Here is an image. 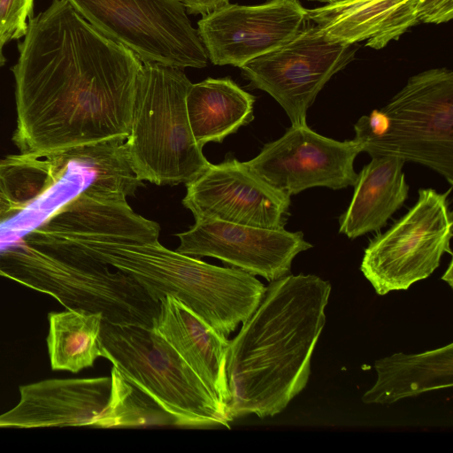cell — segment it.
I'll return each mask as SVG.
<instances>
[{
	"label": "cell",
	"instance_id": "obj_24",
	"mask_svg": "<svg viewBox=\"0 0 453 453\" xmlns=\"http://www.w3.org/2000/svg\"><path fill=\"white\" fill-rule=\"evenodd\" d=\"M35 0H0V41L4 44L11 40L24 37L28 19L33 16Z\"/></svg>",
	"mask_w": 453,
	"mask_h": 453
},
{
	"label": "cell",
	"instance_id": "obj_17",
	"mask_svg": "<svg viewBox=\"0 0 453 453\" xmlns=\"http://www.w3.org/2000/svg\"><path fill=\"white\" fill-rule=\"evenodd\" d=\"M419 0H336L306 10V19L331 40L347 44L367 40L380 50L418 23Z\"/></svg>",
	"mask_w": 453,
	"mask_h": 453
},
{
	"label": "cell",
	"instance_id": "obj_3",
	"mask_svg": "<svg viewBox=\"0 0 453 453\" xmlns=\"http://www.w3.org/2000/svg\"><path fill=\"white\" fill-rule=\"evenodd\" d=\"M35 226L129 275L154 301L178 299L226 337L251 316L265 290L254 275L171 250L157 238L78 232L47 215Z\"/></svg>",
	"mask_w": 453,
	"mask_h": 453
},
{
	"label": "cell",
	"instance_id": "obj_10",
	"mask_svg": "<svg viewBox=\"0 0 453 453\" xmlns=\"http://www.w3.org/2000/svg\"><path fill=\"white\" fill-rule=\"evenodd\" d=\"M353 44L331 40L311 23L283 45L241 68L253 87L268 93L287 113L291 126L307 124L308 109L326 83L353 58Z\"/></svg>",
	"mask_w": 453,
	"mask_h": 453
},
{
	"label": "cell",
	"instance_id": "obj_11",
	"mask_svg": "<svg viewBox=\"0 0 453 453\" xmlns=\"http://www.w3.org/2000/svg\"><path fill=\"white\" fill-rule=\"evenodd\" d=\"M360 152L356 140L326 137L305 124L290 126L244 163L265 182L291 196L315 187L354 186L357 178L354 162Z\"/></svg>",
	"mask_w": 453,
	"mask_h": 453
},
{
	"label": "cell",
	"instance_id": "obj_23",
	"mask_svg": "<svg viewBox=\"0 0 453 453\" xmlns=\"http://www.w3.org/2000/svg\"><path fill=\"white\" fill-rule=\"evenodd\" d=\"M111 378V394L104 428L175 426L169 413L113 366Z\"/></svg>",
	"mask_w": 453,
	"mask_h": 453
},
{
	"label": "cell",
	"instance_id": "obj_6",
	"mask_svg": "<svg viewBox=\"0 0 453 453\" xmlns=\"http://www.w3.org/2000/svg\"><path fill=\"white\" fill-rule=\"evenodd\" d=\"M362 152L425 165L453 184V73L422 72L381 109L354 125Z\"/></svg>",
	"mask_w": 453,
	"mask_h": 453
},
{
	"label": "cell",
	"instance_id": "obj_7",
	"mask_svg": "<svg viewBox=\"0 0 453 453\" xmlns=\"http://www.w3.org/2000/svg\"><path fill=\"white\" fill-rule=\"evenodd\" d=\"M102 357L186 427L225 426L231 420L199 377L152 327L102 322Z\"/></svg>",
	"mask_w": 453,
	"mask_h": 453
},
{
	"label": "cell",
	"instance_id": "obj_9",
	"mask_svg": "<svg viewBox=\"0 0 453 453\" xmlns=\"http://www.w3.org/2000/svg\"><path fill=\"white\" fill-rule=\"evenodd\" d=\"M104 35L142 63L206 66L208 56L180 0H67Z\"/></svg>",
	"mask_w": 453,
	"mask_h": 453
},
{
	"label": "cell",
	"instance_id": "obj_14",
	"mask_svg": "<svg viewBox=\"0 0 453 453\" xmlns=\"http://www.w3.org/2000/svg\"><path fill=\"white\" fill-rule=\"evenodd\" d=\"M176 236L180 244L175 250L181 254L196 258L215 257L231 267L262 276L269 282L288 275L296 256L312 247L301 231L211 219H196L188 230Z\"/></svg>",
	"mask_w": 453,
	"mask_h": 453
},
{
	"label": "cell",
	"instance_id": "obj_8",
	"mask_svg": "<svg viewBox=\"0 0 453 453\" xmlns=\"http://www.w3.org/2000/svg\"><path fill=\"white\" fill-rule=\"evenodd\" d=\"M419 188L415 204L365 248L360 270L376 293L406 290L429 277L451 253L453 219L448 196Z\"/></svg>",
	"mask_w": 453,
	"mask_h": 453
},
{
	"label": "cell",
	"instance_id": "obj_4",
	"mask_svg": "<svg viewBox=\"0 0 453 453\" xmlns=\"http://www.w3.org/2000/svg\"><path fill=\"white\" fill-rule=\"evenodd\" d=\"M0 277L111 324L152 327L159 311V303L129 275L36 226L0 247Z\"/></svg>",
	"mask_w": 453,
	"mask_h": 453
},
{
	"label": "cell",
	"instance_id": "obj_22",
	"mask_svg": "<svg viewBox=\"0 0 453 453\" xmlns=\"http://www.w3.org/2000/svg\"><path fill=\"white\" fill-rule=\"evenodd\" d=\"M70 160L20 153L0 159V188L18 214L41 201L63 180Z\"/></svg>",
	"mask_w": 453,
	"mask_h": 453
},
{
	"label": "cell",
	"instance_id": "obj_16",
	"mask_svg": "<svg viewBox=\"0 0 453 453\" xmlns=\"http://www.w3.org/2000/svg\"><path fill=\"white\" fill-rule=\"evenodd\" d=\"M152 328L178 352L227 415L231 399L226 376L227 337L170 296L159 301Z\"/></svg>",
	"mask_w": 453,
	"mask_h": 453
},
{
	"label": "cell",
	"instance_id": "obj_5",
	"mask_svg": "<svg viewBox=\"0 0 453 453\" xmlns=\"http://www.w3.org/2000/svg\"><path fill=\"white\" fill-rule=\"evenodd\" d=\"M190 85L180 68L142 63L125 140L128 162L140 180L186 184L210 165L188 122L186 96Z\"/></svg>",
	"mask_w": 453,
	"mask_h": 453
},
{
	"label": "cell",
	"instance_id": "obj_18",
	"mask_svg": "<svg viewBox=\"0 0 453 453\" xmlns=\"http://www.w3.org/2000/svg\"><path fill=\"white\" fill-rule=\"evenodd\" d=\"M395 156H380L364 165L356 180L347 210L339 217V233L349 239L384 227L408 197L409 186Z\"/></svg>",
	"mask_w": 453,
	"mask_h": 453
},
{
	"label": "cell",
	"instance_id": "obj_21",
	"mask_svg": "<svg viewBox=\"0 0 453 453\" xmlns=\"http://www.w3.org/2000/svg\"><path fill=\"white\" fill-rule=\"evenodd\" d=\"M48 352L52 370L78 372L102 357L100 333L103 316L81 310L48 315Z\"/></svg>",
	"mask_w": 453,
	"mask_h": 453
},
{
	"label": "cell",
	"instance_id": "obj_13",
	"mask_svg": "<svg viewBox=\"0 0 453 453\" xmlns=\"http://www.w3.org/2000/svg\"><path fill=\"white\" fill-rule=\"evenodd\" d=\"M305 20L306 9L297 0L228 4L203 15L197 33L212 64L242 67L288 42Z\"/></svg>",
	"mask_w": 453,
	"mask_h": 453
},
{
	"label": "cell",
	"instance_id": "obj_28",
	"mask_svg": "<svg viewBox=\"0 0 453 453\" xmlns=\"http://www.w3.org/2000/svg\"><path fill=\"white\" fill-rule=\"evenodd\" d=\"M441 280L448 282V284L452 288V261H450L449 268L442 275Z\"/></svg>",
	"mask_w": 453,
	"mask_h": 453
},
{
	"label": "cell",
	"instance_id": "obj_12",
	"mask_svg": "<svg viewBox=\"0 0 453 453\" xmlns=\"http://www.w3.org/2000/svg\"><path fill=\"white\" fill-rule=\"evenodd\" d=\"M182 204L196 219H211L270 229L284 228L290 196L234 158L210 165L186 183Z\"/></svg>",
	"mask_w": 453,
	"mask_h": 453
},
{
	"label": "cell",
	"instance_id": "obj_20",
	"mask_svg": "<svg viewBox=\"0 0 453 453\" xmlns=\"http://www.w3.org/2000/svg\"><path fill=\"white\" fill-rule=\"evenodd\" d=\"M255 97L230 78L191 83L186 96L189 126L196 143L221 142L253 119Z\"/></svg>",
	"mask_w": 453,
	"mask_h": 453
},
{
	"label": "cell",
	"instance_id": "obj_19",
	"mask_svg": "<svg viewBox=\"0 0 453 453\" xmlns=\"http://www.w3.org/2000/svg\"><path fill=\"white\" fill-rule=\"evenodd\" d=\"M377 380L362 396L365 403L400 399L453 385V344L417 354L395 353L374 363Z\"/></svg>",
	"mask_w": 453,
	"mask_h": 453
},
{
	"label": "cell",
	"instance_id": "obj_1",
	"mask_svg": "<svg viewBox=\"0 0 453 453\" xmlns=\"http://www.w3.org/2000/svg\"><path fill=\"white\" fill-rule=\"evenodd\" d=\"M15 79L21 153L60 158L76 149L119 138L130 130L142 62L102 34L67 0L28 20Z\"/></svg>",
	"mask_w": 453,
	"mask_h": 453
},
{
	"label": "cell",
	"instance_id": "obj_29",
	"mask_svg": "<svg viewBox=\"0 0 453 453\" xmlns=\"http://www.w3.org/2000/svg\"><path fill=\"white\" fill-rule=\"evenodd\" d=\"M317 1L332 3V2H334L336 0H317Z\"/></svg>",
	"mask_w": 453,
	"mask_h": 453
},
{
	"label": "cell",
	"instance_id": "obj_15",
	"mask_svg": "<svg viewBox=\"0 0 453 453\" xmlns=\"http://www.w3.org/2000/svg\"><path fill=\"white\" fill-rule=\"evenodd\" d=\"M20 399L0 415V427L104 428L111 378L51 379L19 388Z\"/></svg>",
	"mask_w": 453,
	"mask_h": 453
},
{
	"label": "cell",
	"instance_id": "obj_27",
	"mask_svg": "<svg viewBox=\"0 0 453 453\" xmlns=\"http://www.w3.org/2000/svg\"><path fill=\"white\" fill-rule=\"evenodd\" d=\"M18 212L11 203L7 200L0 188V223L7 220L9 218L17 215Z\"/></svg>",
	"mask_w": 453,
	"mask_h": 453
},
{
	"label": "cell",
	"instance_id": "obj_25",
	"mask_svg": "<svg viewBox=\"0 0 453 453\" xmlns=\"http://www.w3.org/2000/svg\"><path fill=\"white\" fill-rule=\"evenodd\" d=\"M418 19L425 23H442L453 17V0H419Z\"/></svg>",
	"mask_w": 453,
	"mask_h": 453
},
{
	"label": "cell",
	"instance_id": "obj_26",
	"mask_svg": "<svg viewBox=\"0 0 453 453\" xmlns=\"http://www.w3.org/2000/svg\"><path fill=\"white\" fill-rule=\"evenodd\" d=\"M188 13L208 14L229 4V0H180Z\"/></svg>",
	"mask_w": 453,
	"mask_h": 453
},
{
	"label": "cell",
	"instance_id": "obj_2",
	"mask_svg": "<svg viewBox=\"0 0 453 453\" xmlns=\"http://www.w3.org/2000/svg\"><path fill=\"white\" fill-rule=\"evenodd\" d=\"M330 293V282L314 274H288L265 287L257 309L229 342L231 421L250 414L273 417L306 387Z\"/></svg>",
	"mask_w": 453,
	"mask_h": 453
}]
</instances>
